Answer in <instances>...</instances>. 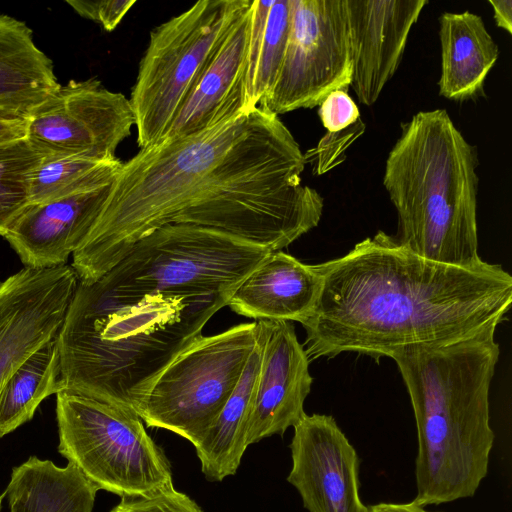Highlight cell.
I'll return each mask as SVG.
<instances>
[{"label":"cell","mask_w":512,"mask_h":512,"mask_svg":"<svg viewBox=\"0 0 512 512\" xmlns=\"http://www.w3.org/2000/svg\"><path fill=\"white\" fill-rule=\"evenodd\" d=\"M111 512H203L188 495L173 484L149 493L122 496Z\"/></svg>","instance_id":"cell-27"},{"label":"cell","mask_w":512,"mask_h":512,"mask_svg":"<svg viewBox=\"0 0 512 512\" xmlns=\"http://www.w3.org/2000/svg\"><path fill=\"white\" fill-rule=\"evenodd\" d=\"M98 490L74 464L31 456L13 468L4 493L10 512H92Z\"/></svg>","instance_id":"cell-22"},{"label":"cell","mask_w":512,"mask_h":512,"mask_svg":"<svg viewBox=\"0 0 512 512\" xmlns=\"http://www.w3.org/2000/svg\"><path fill=\"white\" fill-rule=\"evenodd\" d=\"M321 289V276L282 250L270 252L238 285L228 300L237 314L255 321H296L311 314Z\"/></svg>","instance_id":"cell-18"},{"label":"cell","mask_w":512,"mask_h":512,"mask_svg":"<svg viewBox=\"0 0 512 512\" xmlns=\"http://www.w3.org/2000/svg\"><path fill=\"white\" fill-rule=\"evenodd\" d=\"M56 417L59 453L99 490L122 497L173 484L169 460L137 413L61 391Z\"/></svg>","instance_id":"cell-8"},{"label":"cell","mask_w":512,"mask_h":512,"mask_svg":"<svg viewBox=\"0 0 512 512\" xmlns=\"http://www.w3.org/2000/svg\"><path fill=\"white\" fill-rule=\"evenodd\" d=\"M45 155L28 138L0 144V236L30 205L31 178Z\"/></svg>","instance_id":"cell-26"},{"label":"cell","mask_w":512,"mask_h":512,"mask_svg":"<svg viewBox=\"0 0 512 512\" xmlns=\"http://www.w3.org/2000/svg\"><path fill=\"white\" fill-rule=\"evenodd\" d=\"M63 391L57 335L32 353L0 393V437L31 420L39 404Z\"/></svg>","instance_id":"cell-24"},{"label":"cell","mask_w":512,"mask_h":512,"mask_svg":"<svg viewBox=\"0 0 512 512\" xmlns=\"http://www.w3.org/2000/svg\"><path fill=\"white\" fill-rule=\"evenodd\" d=\"M441 75L439 94L465 101L479 96L499 49L481 16L465 11L439 17Z\"/></svg>","instance_id":"cell-19"},{"label":"cell","mask_w":512,"mask_h":512,"mask_svg":"<svg viewBox=\"0 0 512 512\" xmlns=\"http://www.w3.org/2000/svg\"><path fill=\"white\" fill-rule=\"evenodd\" d=\"M287 481L308 512H369L360 496V458L331 415L305 414L293 427Z\"/></svg>","instance_id":"cell-13"},{"label":"cell","mask_w":512,"mask_h":512,"mask_svg":"<svg viewBox=\"0 0 512 512\" xmlns=\"http://www.w3.org/2000/svg\"><path fill=\"white\" fill-rule=\"evenodd\" d=\"M251 4L252 0L234 20L161 141L182 138L246 113Z\"/></svg>","instance_id":"cell-17"},{"label":"cell","mask_w":512,"mask_h":512,"mask_svg":"<svg viewBox=\"0 0 512 512\" xmlns=\"http://www.w3.org/2000/svg\"><path fill=\"white\" fill-rule=\"evenodd\" d=\"M229 298L126 295L78 281L57 334L63 391L139 415L159 375Z\"/></svg>","instance_id":"cell-3"},{"label":"cell","mask_w":512,"mask_h":512,"mask_svg":"<svg viewBox=\"0 0 512 512\" xmlns=\"http://www.w3.org/2000/svg\"><path fill=\"white\" fill-rule=\"evenodd\" d=\"M60 86L28 25L0 15V111L29 116Z\"/></svg>","instance_id":"cell-20"},{"label":"cell","mask_w":512,"mask_h":512,"mask_svg":"<svg viewBox=\"0 0 512 512\" xmlns=\"http://www.w3.org/2000/svg\"><path fill=\"white\" fill-rule=\"evenodd\" d=\"M427 0H345L352 76L349 87L371 106L394 76Z\"/></svg>","instance_id":"cell-14"},{"label":"cell","mask_w":512,"mask_h":512,"mask_svg":"<svg viewBox=\"0 0 512 512\" xmlns=\"http://www.w3.org/2000/svg\"><path fill=\"white\" fill-rule=\"evenodd\" d=\"M304 155L279 116L254 108L122 162L90 232L73 253L92 283L166 224L212 228L282 250L315 228L324 201L301 184Z\"/></svg>","instance_id":"cell-1"},{"label":"cell","mask_w":512,"mask_h":512,"mask_svg":"<svg viewBox=\"0 0 512 512\" xmlns=\"http://www.w3.org/2000/svg\"><path fill=\"white\" fill-rule=\"evenodd\" d=\"M499 355L495 333H488L391 357L417 429L416 504L473 497L487 476L495 440L489 391Z\"/></svg>","instance_id":"cell-4"},{"label":"cell","mask_w":512,"mask_h":512,"mask_svg":"<svg viewBox=\"0 0 512 512\" xmlns=\"http://www.w3.org/2000/svg\"><path fill=\"white\" fill-rule=\"evenodd\" d=\"M319 106V117L330 133L346 129L360 119V111L347 90L331 92Z\"/></svg>","instance_id":"cell-28"},{"label":"cell","mask_w":512,"mask_h":512,"mask_svg":"<svg viewBox=\"0 0 512 512\" xmlns=\"http://www.w3.org/2000/svg\"><path fill=\"white\" fill-rule=\"evenodd\" d=\"M258 321L198 337L164 369L139 416L197 446L235 389L257 341Z\"/></svg>","instance_id":"cell-9"},{"label":"cell","mask_w":512,"mask_h":512,"mask_svg":"<svg viewBox=\"0 0 512 512\" xmlns=\"http://www.w3.org/2000/svg\"><path fill=\"white\" fill-rule=\"evenodd\" d=\"M477 166L476 147L445 109L420 111L402 123L383 174L398 243L434 262L480 265Z\"/></svg>","instance_id":"cell-5"},{"label":"cell","mask_w":512,"mask_h":512,"mask_svg":"<svg viewBox=\"0 0 512 512\" xmlns=\"http://www.w3.org/2000/svg\"><path fill=\"white\" fill-rule=\"evenodd\" d=\"M5 496V493H3L2 495H0V509H1V504H2V500H3V497Z\"/></svg>","instance_id":"cell-33"},{"label":"cell","mask_w":512,"mask_h":512,"mask_svg":"<svg viewBox=\"0 0 512 512\" xmlns=\"http://www.w3.org/2000/svg\"><path fill=\"white\" fill-rule=\"evenodd\" d=\"M257 341L242 375L218 418L195 446L201 470L210 481L234 475L247 449L246 431L250 416L269 320H258Z\"/></svg>","instance_id":"cell-21"},{"label":"cell","mask_w":512,"mask_h":512,"mask_svg":"<svg viewBox=\"0 0 512 512\" xmlns=\"http://www.w3.org/2000/svg\"><path fill=\"white\" fill-rule=\"evenodd\" d=\"M135 116L129 98L95 78L70 80L28 117L27 138L45 154H80L116 159Z\"/></svg>","instance_id":"cell-11"},{"label":"cell","mask_w":512,"mask_h":512,"mask_svg":"<svg viewBox=\"0 0 512 512\" xmlns=\"http://www.w3.org/2000/svg\"><path fill=\"white\" fill-rule=\"evenodd\" d=\"M112 182L49 202L30 204L4 238L26 267L65 265L94 225Z\"/></svg>","instance_id":"cell-16"},{"label":"cell","mask_w":512,"mask_h":512,"mask_svg":"<svg viewBox=\"0 0 512 512\" xmlns=\"http://www.w3.org/2000/svg\"><path fill=\"white\" fill-rule=\"evenodd\" d=\"M250 0H200L150 33L129 98L140 149L158 144Z\"/></svg>","instance_id":"cell-7"},{"label":"cell","mask_w":512,"mask_h":512,"mask_svg":"<svg viewBox=\"0 0 512 512\" xmlns=\"http://www.w3.org/2000/svg\"><path fill=\"white\" fill-rule=\"evenodd\" d=\"M270 252L224 231L166 224L138 240L97 281L126 295L231 296Z\"/></svg>","instance_id":"cell-6"},{"label":"cell","mask_w":512,"mask_h":512,"mask_svg":"<svg viewBox=\"0 0 512 512\" xmlns=\"http://www.w3.org/2000/svg\"><path fill=\"white\" fill-rule=\"evenodd\" d=\"M369 512H430L415 502L411 501L408 503H391V502H380L368 506Z\"/></svg>","instance_id":"cell-32"},{"label":"cell","mask_w":512,"mask_h":512,"mask_svg":"<svg viewBox=\"0 0 512 512\" xmlns=\"http://www.w3.org/2000/svg\"><path fill=\"white\" fill-rule=\"evenodd\" d=\"M315 268L321 289L301 325L309 360L355 352L375 359L495 333L512 303V276L422 258L378 231Z\"/></svg>","instance_id":"cell-2"},{"label":"cell","mask_w":512,"mask_h":512,"mask_svg":"<svg viewBox=\"0 0 512 512\" xmlns=\"http://www.w3.org/2000/svg\"><path fill=\"white\" fill-rule=\"evenodd\" d=\"M119 159L101 160L80 154H46L34 171L30 204H40L112 182Z\"/></svg>","instance_id":"cell-25"},{"label":"cell","mask_w":512,"mask_h":512,"mask_svg":"<svg viewBox=\"0 0 512 512\" xmlns=\"http://www.w3.org/2000/svg\"><path fill=\"white\" fill-rule=\"evenodd\" d=\"M494 12L496 25L509 34L512 33V1L511 0H489Z\"/></svg>","instance_id":"cell-31"},{"label":"cell","mask_w":512,"mask_h":512,"mask_svg":"<svg viewBox=\"0 0 512 512\" xmlns=\"http://www.w3.org/2000/svg\"><path fill=\"white\" fill-rule=\"evenodd\" d=\"M309 358L289 321H269L261 367L247 423V446L283 435L306 414L313 378Z\"/></svg>","instance_id":"cell-15"},{"label":"cell","mask_w":512,"mask_h":512,"mask_svg":"<svg viewBox=\"0 0 512 512\" xmlns=\"http://www.w3.org/2000/svg\"><path fill=\"white\" fill-rule=\"evenodd\" d=\"M78 281L67 264L25 267L0 281V393L12 373L58 334Z\"/></svg>","instance_id":"cell-12"},{"label":"cell","mask_w":512,"mask_h":512,"mask_svg":"<svg viewBox=\"0 0 512 512\" xmlns=\"http://www.w3.org/2000/svg\"><path fill=\"white\" fill-rule=\"evenodd\" d=\"M351 76L345 0H291L283 62L258 108L279 116L319 106L331 92L348 90Z\"/></svg>","instance_id":"cell-10"},{"label":"cell","mask_w":512,"mask_h":512,"mask_svg":"<svg viewBox=\"0 0 512 512\" xmlns=\"http://www.w3.org/2000/svg\"><path fill=\"white\" fill-rule=\"evenodd\" d=\"M28 117L0 111V144L27 138Z\"/></svg>","instance_id":"cell-30"},{"label":"cell","mask_w":512,"mask_h":512,"mask_svg":"<svg viewBox=\"0 0 512 512\" xmlns=\"http://www.w3.org/2000/svg\"><path fill=\"white\" fill-rule=\"evenodd\" d=\"M80 16L97 22L106 31L114 30L126 13L136 3L135 0H107V1H66Z\"/></svg>","instance_id":"cell-29"},{"label":"cell","mask_w":512,"mask_h":512,"mask_svg":"<svg viewBox=\"0 0 512 512\" xmlns=\"http://www.w3.org/2000/svg\"><path fill=\"white\" fill-rule=\"evenodd\" d=\"M291 0H252L246 63L245 112L271 92L286 51Z\"/></svg>","instance_id":"cell-23"}]
</instances>
